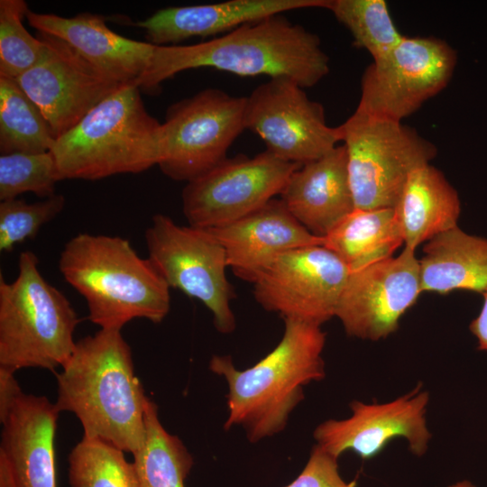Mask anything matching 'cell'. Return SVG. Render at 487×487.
<instances>
[{
	"mask_svg": "<svg viewBox=\"0 0 487 487\" xmlns=\"http://www.w3.org/2000/svg\"><path fill=\"white\" fill-rule=\"evenodd\" d=\"M38 106L14 78L0 76V152L42 153L55 144Z\"/></svg>",
	"mask_w": 487,
	"mask_h": 487,
	"instance_id": "obj_26",
	"label": "cell"
},
{
	"mask_svg": "<svg viewBox=\"0 0 487 487\" xmlns=\"http://www.w3.org/2000/svg\"><path fill=\"white\" fill-rule=\"evenodd\" d=\"M23 0L0 1V76L16 79L39 60L43 43L25 29Z\"/></svg>",
	"mask_w": 487,
	"mask_h": 487,
	"instance_id": "obj_30",
	"label": "cell"
},
{
	"mask_svg": "<svg viewBox=\"0 0 487 487\" xmlns=\"http://www.w3.org/2000/svg\"><path fill=\"white\" fill-rule=\"evenodd\" d=\"M124 453L108 442L83 436L68 458L70 487H140L133 463Z\"/></svg>",
	"mask_w": 487,
	"mask_h": 487,
	"instance_id": "obj_27",
	"label": "cell"
},
{
	"mask_svg": "<svg viewBox=\"0 0 487 487\" xmlns=\"http://www.w3.org/2000/svg\"><path fill=\"white\" fill-rule=\"evenodd\" d=\"M321 326L284 319L283 335L265 357L244 370L230 356L214 355L209 369L227 383L226 430L242 427L250 442L281 432L304 399V387L326 375Z\"/></svg>",
	"mask_w": 487,
	"mask_h": 487,
	"instance_id": "obj_3",
	"label": "cell"
},
{
	"mask_svg": "<svg viewBox=\"0 0 487 487\" xmlns=\"http://www.w3.org/2000/svg\"><path fill=\"white\" fill-rule=\"evenodd\" d=\"M351 32L354 44L378 60L392 51L403 35L384 0H330L327 8Z\"/></svg>",
	"mask_w": 487,
	"mask_h": 487,
	"instance_id": "obj_28",
	"label": "cell"
},
{
	"mask_svg": "<svg viewBox=\"0 0 487 487\" xmlns=\"http://www.w3.org/2000/svg\"><path fill=\"white\" fill-rule=\"evenodd\" d=\"M245 102L246 96L206 88L170 106L161 124V170L188 182L225 161L245 130Z\"/></svg>",
	"mask_w": 487,
	"mask_h": 487,
	"instance_id": "obj_9",
	"label": "cell"
},
{
	"mask_svg": "<svg viewBox=\"0 0 487 487\" xmlns=\"http://www.w3.org/2000/svg\"><path fill=\"white\" fill-rule=\"evenodd\" d=\"M37 62L15 80L38 106L56 140L123 85L64 41L39 32Z\"/></svg>",
	"mask_w": 487,
	"mask_h": 487,
	"instance_id": "obj_14",
	"label": "cell"
},
{
	"mask_svg": "<svg viewBox=\"0 0 487 487\" xmlns=\"http://www.w3.org/2000/svg\"><path fill=\"white\" fill-rule=\"evenodd\" d=\"M59 269L100 329L121 331L135 318L158 324L170 312V288L150 259L123 237L78 234L64 245Z\"/></svg>",
	"mask_w": 487,
	"mask_h": 487,
	"instance_id": "obj_4",
	"label": "cell"
},
{
	"mask_svg": "<svg viewBox=\"0 0 487 487\" xmlns=\"http://www.w3.org/2000/svg\"><path fill=\"white\" fill-rule=\"evenodd\" d=\"M57 373L59 411L76 415L83 436L135 453L145 436L149 398L120 330L99 329L76 342Z\"/></svg>",
	"mask_w": 487,
	"mask_h": 487,
	"instance_id": "obj_2",
	"label": "cell"
},
{
	"mask_svg": "<svg viewBox=\"0 0 487 487\" xmlns=\"http://www.w3.org/2000/svg\"><path fill=\"white\" fill-rule=\"evenodd\" d=\"M280 195L286 208L308 232L325 237L355 209L345 146L301 165Z\"/></svg>",
	"mask_w": 487,
	"mask_h": 487,
	"instance_id": "obj_20",
	"label": "cell"
},
{
	"mask_svg": "<svg viewBox=\"0 0 487 487\" xmlns=\"http://www.w3.org/2000/svg\"><path fill=\"white\" fill-rule=\"evenodd\" d=\"M213 68L240 77H286L304 87L329 72L318 36L281 14L244 24L192 45H155L150 62L133 83L155 94L164 80L192 69Z\"/></svg>",
	"mask_w": 487,
	"mask_h": 487,
	"instance_id": "obj_1",
	"label": "cell"
},
{
	"mask_svg": "<svg viewBox=\"0 0 487 487\" xmlns=\"http://www.w3.org/2000/svg\"><path fill=\"white\" fill-rule=\"evenodd\" d=\"M59 413L46 397L23 393L2 423L0 450L10 462L17 487H57Z\"/></svg>",
	"mask_w": 487,
	"mask_h": 487,
	"instance_id": "obj_21",
	"label": "cell"
},
{
	"mask_svg": "<svg viewBox=\"0 0 487 487\" xmlns=\"http://www.w3.org/2000/svg\"><path fill=\"white\" fill-rule=\"evenodd\" d=\"M244 126L263 141L266 151L299 165L321 158L341 142L339 127L326 124L321 104L286 77L270 78L246 96Z\"/></svg>",
	"mask_w": 487,
	"mask_h": 487,
	"instance_id": "obj_12",
	"label": "cell"
},
{
	"mask_svg": "<svg viewBox=\"0 0 487 487\" xmlns=\"http://www.w3.org/2000/svg\"><path fill=\"white\" fill-rule=\"evenodd\" d=\"M0 487H17L10 462L0 450Z\"/></svg>",
	"mask_w": 487,
	"mask_h": 487,
	"instance_id": "obj_35",
	"label": "cell"
},
{
	"mask_svg": "<svg viewBox=\"0 0 487 487\" xmlns=\"http://www.w3.org/2000/svg\"><path fill=\"white\" fill-rule=\"evenodd\" d=\"M418 263L422 292L487 290V239L457 225L427 241Z\"/></svg>",
	"mask_w": 487,
	"mask_h": 487,
	"instance_id": "obj_23",
	"label": "cell"
},
{
	"mask_svg": "<svg viewBox=\"0 0 487 487\" xmlns=\"http://www.w3.org/2000/svg\"><path fill=\"white\" fill-rule=\"evenodd\" d=\"M38 262L32 252H23L16 278L0 276V365L14 371L62 367L76 345L78 314Z\"/></svg>",
	"mask_w": 487,
	"mask_h": 487,
	"instance_id": "obj_6",
	"label": "cell"
},
{
	"mask_svg": "<svg viewBox=\"0 0 487 487\" xmlns=\"http://www.w3.org/2000/svg\"><path fill=\"white\" fill-rule=\"evenodd\" d=\"M61 180L51 152H15L0 156V200H11L23 193L48 198Z\"/></svg>",
	"mask_w": 487,
	"mask_h": 487,
	"instance_id": "obj_29",
	"label": "cell"
},
{
	"mask_svg": "<svg viewBox=\"0 0 487 487\" xmlns=\"http://www.w3.org/2000/svg\"><path fill=\"white\" fill-rule=\"evenodd\" d=\"M357 209L394 208L409 174L436 146L400 121L355 109L339 126Z\"/></svg>",
	"mask_w": 487,
	"mask_h": 487,
	"instance_id": "obj_7",
	"label": "cell"
},
{
	"mask_svg": "<svg viewBox=\"0 0 487 487\" xmlns=\"http://www.w3.org/2000/svg\"><path fill=\"white\" fill-rule=\"evenodd\" d=\"M301 165L285 161L268 151L253 157L226 158L187 182L182 209L188 225L217 228L259 209L281 193Z\"/></svg>",
	"mask_w": 487,
	"mask_h": 487,
	"instance_id": "obj_11",
	"label": "cell"
},
{
	"mask_svg": "<svg viewBox=\"0 0 487 487\" xmlns=\"http://www.w3.org/2000/svg\"><path fill=\"white\" fill-rule=\"evenodd\" d=\"M393 209L404 246L416 250L457 225L461 204L443 173L428 163L409 174Z\"/></svg>",
	"mask_w": 487,
	"mask_h": 487,
	"instance_id": "obj_22",
	"label": "cell"
},
{
	"mask_svg": "<svg viewBox=\"0 0 487 487\" xmlns=\"http://www.w3.org/2000/svg\"><path fill=\"white\" fill-rule=\"evenodd\" d=\"M16 371L0 365V422L6 419L15 403L23 393L14 377Z\"/></svg>",
	"mask_w": 487,
	"mask_h": 487,
	"instance_id": "obj_33",
	"label": "cell"
},
{
	"mask_svg": "<svg viewBox=\"0 0 487 487\" xmlns=\"http://www.w3.org/2000/svg\"><path fill=\"white\" fill-rule=\"evenodd\" d=\"M428 401L429 394L421 384L385 403L354 400L348 418L319 424L314 438L317 446L336 458L346 451L363 460L372 458L397 437L404 438L409 451L421 456L431 438L426 416Z\"/></svg>",
	"mask_w": 487,
	"mask_h": 487,
	"instance_id": "obj_16",
	"label": "cell"
},
{
	"mask_svg": "<svg viewBox=\"0 0 487 487\" xmlns=\"http://www.w3.org/2000/svg\"><path fill=\"white\" fill-rule=\"evenodd\" d=\"M144 237L148 258L169 287L201 301L212 313L216 328L232 333L236 326L231 308L234 291L225 274V251L211 230L179 225L156 214Z\"/></svg>",
	"mask_w": 487,
	"mask_h": 487,
	"instance_id": "obj_8",
	"label": "cell"
},
{
	"mask_svg": "<svg viewBox=\"0 0 487 487\" xmlns=\"http://www.w3.org/2000/svg\"><path fill=\"white\" fill-rule=\"evenodd\" d=\"M422 293L415 250L351 271L335 317L350 336L377 341L395 332L399 321Z\"/></svg>",
	"mask_w": 487,
	"mask_h": 487,
	"instance_id": "obj_15",
	"label": "cell"
},
{
	"mask_svg": "<svg viewBox=\"0 0 487 487\" xmlns=\"http://www.w3.org/2000/svg\"><path fill=\"white\" fill-rule=\"evenodd\" d=\"M330 0H229L158 10L136 23L149 43L163 46L193 37L229 32L244 24L284 12L327 8Z\"/></svg>",
	"mask_w": 487,
	"mask_h": 487,
	"instance_id": "obj_18",
	"label": "cell"
},
{
	"mask_svg": "<svg viewBox=\"0 0 487 487\" xmlns=\"http://www.w3.org/2000/svg\"><path fill=\"white\" fill-rule=\"evenodd\" d=\"M66 199L56 194L29 204L14 198L0 203V251L9 253L26 240L33 239L40 229L64 209Z\"/></svg>",
	"mask_w": 487,
	"mask_h": 487,
	"instance_id": "obj_31",
	"label": "cell"
},
{
	"mask_svg": "<svg viewBox=\"0 0 487 487\" xmlns=\"http://www.w3.org/2000/svg\"><path fill=\"white\" fill-rule=\"evenodd\" d=\"M326 247L308 245L278 256L254 280L256 301L266 310L321 326L335 317L350 274Z\"/></svg>",
	"mask_w": 487,
	"mask_h": 487,
	"instance_id": "obj_13",
	"label": "cell"
},
{
	"mask_svg": "<svg viewBox=\"0 0 487 487\" xmlns=\"http://www.w3.org/2000/svg\"><path fill=\"white\" fill-rule=\"evenodd\" d=\"M210 230L224 247L234 274L252 283L280 254L323 245V238L308 232L274 198L234 223Z\"/></svg>",
	"mask_w": 487,
	"mask_h": 487,
	"instance_id": "obj_17",
	"label": "cell"
},
{
	"mask_svg": "<svg viewBox=\"0 0 487 487\" xmlns=\"http://www.w3.org/2000/svg\"><path fill=\"white\" fill-rule=\"evenodd\" d=\"M456 54L433 37H406L381 60L366 68L357 109L400 121L446 87Z\"/></svg>",
	"mask_w": 487,
	"mask_h": 487,
	"instance_id": "obj_10",
	"label": "cell"
},
{
	"mask_svg": "<svg viewBox=\"0 0 487 487\" xmlns=\"http://www.w3.org/2000/svg\"><path fill=\"white\" fill-rule=\"evenodd\" d=\"M28 23L57 37L121 84H132L147 68L155 45L125 38L110 30L105 17L81 13L73 17L31 10Z\"/></svg>",
	"mask_w": 487,
	"mask_h": 487,
	"instance_id": "obj_19",
	"label": "cell"
},
{
	"mask_svg": "<svg viewBox=\"0 0 487 487\" xmlns=\"http://www.w3.org/2000/svg\"><path fill=\"white\" fill-rule=\"evenodd\" d=\"M161 124L146 110L139 87L125 84L59 137L51 151L62 179L96 180L158 165Z\"/></svg>",
	"mask_w": 487,
	"mask_h": 487,
	"instance_id": "obj_5",
	"label": "cell"
},
{
	"mask_svg": "<svg viewBox=\"0 0 487 487\" xmlns=\"http://www.w3.org/2000/svg\"><path fill=\"white\" fill-rule=\"evenodd\" d=\"M403 237L393 208L357 209L323 237V246L354 271L393 256Z\"/></svg>",
	"mask_w": 487,
	"mask_h": 487,
	"instance_id": "obj_24",
	"label": "cell"
},
{
	"mask_svg": "<svg viewBox=\"0 0 487 487\" xmlns=\"http://www.w3.org/2000/svg\"><path fill=\"white\" fill-rule=\"evenodd\" d=\"M447 487H475V486L468 481H462L455 484L449 485Z\"/></svg>",
	"mask_w": 487,
	"mask_h": 487,
	"instance_id": "obj_36",
	"label": "cell"
},
{
	"mask_svg": "<svg viewBox=\"0 0 487 487\" xmlns=\"http://www.w3.org/2000/svg\"><path fill=\"white\" fill-rule=\"evenodd\" d=\"M483 304L478 317L470 324V330L478 340V349L487 351V290L482 293Z\"/></svg>",
	"mask_w": 487,
	"mask_h": 487,
	"instance_id": "obj_34",
	"label": "cell"
},
{
	"mask_svg": "<svg viewBox=\"0 0 487 487\" xmlns=\"http://www.w3.org/2000/svg\"><path fill=\"white\" fill-rule=\"evenodd\" d=\"M140 487H185L193 457L175 435L161 425L155 402L149 400L145 414V436L133 454Z\"/></svg>",
	"mask_w": 487,
	"mask_h": 487,
	"instance_id": "obj_25",
	"label": "cell"
},
{
	"mask_svg": "<svg viewBox=\"0 0 487 487\" xmlns=\"http://www.w3.org/2000/svg\"><path fill=\"white\" fill-rule=\"evenodd\" d=\"M337 459L316 445L302 472L285 487H356L342 478Z\"/></svg>",
	"mask_w": 487,
	"mask_h": 487,
	"instance_id": "obj_32",
	"label": "cell"
}]
</instances>
